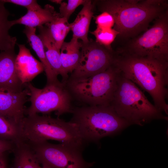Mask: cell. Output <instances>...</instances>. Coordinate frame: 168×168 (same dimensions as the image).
I'll return each instance as SVG.
<instances>
[{"label": "cell", "instance_id": "cell-16", "mask_svg": "<svg viewBox=\"0 0 168 168\" xmlns=\"http://www.w3.org/2000/svg\"><path fill=\"white\" fill-rule=\"evenodd\" d=\"M74 21L70 23L72 37L80 39L83 43L89 41L88 34L94 14V5L91 0H86Z\"/></svg>", "mask_w": 168, "mask_h": 168}, {"label": "cell", "instance_id": "cell-13", "mask_svg": "<svg viewBox=\"0 0 168 168\" xmlns=\"http://www.w3.org/2000/svg\"><path fill=\"white\" fill-rule=\"evenodd\" d=\"M18 45L19 51L15 60V68L19 79L25 85L44 71V68L41 63L33 57L25 44Z\"/></svg>", "mask_w": 168, "mask_h": 168}, {"label": "cell", "instance_id": "cell-6", "mask_svg": "<svg viewBox=\"0 0 168 168\" xmlns=\"http://www.w3.org/2000/svg\"><path fill=\"white\" fill-rule=\"evenodd\" d=\"M119 72L113 64L106 70L87 77L68 78L66 87L72 99L88 106L110 105Z\"/></svg>", "mask_w": 168, "mask_h": 168}, {"label": "cell", "instance_id": "cell-10", "mask_svg": "<svg viewBox=\"0 0 168 168\" xmlns=\"http://www.w3.org/2000/svg\"><path fill=\"white\" fill-rule=\"evenodd\" d=\"M81 55L78 64L69 77H87L103 72L113 63L114 53L90 39L82 41Z\"/></svg>", "mask_w": 168, "mask_h": 168}, {"label": "cell", "instance_id": "cell-28", "mask_svg": "<svg viewBox=\"0 0 168 168\" xmlns=\"http://www.w3.org/2000/svg\"><path fill=\"white\" fill-rule=\"evenodd\" d=\"M6 153L0 154V168H8Z\"/></svg>", "mask_w": 168, "mask_h": 168}, {"label": "cell", "instance_id": "cell-4", "mask_svg": "<svg viewBox=\"0 0 168 168\" xmlns=\"http://www.w3.org/2000/svg\"><path fill=\"white\" fill-rule=\"evenodd\" d=\"M22 140L39 142L49 140L82 150L84 141L77 125L59 118L37 114L25 116L21 124Z\"/></svg>", "mask_w": 168, "mask_h": 168}, {"label": "cell", "instance_id": "cell-20", "mask_svg": "<svg viewBox=\"0 0 168 168\" xmlns=\"http://www.w3.org/2000/svg\"><path fill=\"white\" fill-rule=\"evenodd\" d=\"M4 3L0 0V51L14 49L16 38L12 37L9 33L12 26L8 18L10 15L9 12L4 6Z\"/></svg>", "mask_w": 168, "mask_h": 168}, {"label": "cell", "instance_id": "cell-14", "mask_svg": "<svg viewBox=\"0 0 168 168\" xmlns=\"http://www.w3.org/2000/svg\"><path fill=\"white\" fill-rule=\"evenodd\" d=\"M38 36L41 40L47 58L54 72L62 77L61 82H64L68 78L64 73L60 60V50L57 48L55 41L49 28L45 26L38 27Z\"/></svg>", "mask_w": 168, "mask_h": 168}, {"label": "cell", "instance_id": "cell-12", "mask_svg": "<svg viewBox=\"0 0 168 168\" xmlns=\"http://www.w3.org/2000/svg\"><path fill=\"white\" fill-rule=\"evenodd\" d=\"M17 54L14 49L0 52V89L13 93L22 91L25 88L16 70Z\"/></svg>", "mask_w": 168, "mask_h": 168}, {"label": "cell", "instance_id": "cell-2", "mask_svg": "<svg viewBox=\"0 0 168 168\" xmlns=\"http://www.w3.org/2000/svg\"><path fill=\"white\" fill-rule=\"evenodd\" d=\"M101 12L113 16V29L124 37L135 36L145 30L150 22L166 10L167 2L161 0H103L93 1Z\"/></svg>", "mask_w": 168, "mask_h": 168}, {"label": "cell", "instance_id": "cell-29", "mask_svg": "<svg viewBox=\"0 0 168 168\" xmlns=\"http://www.w3.org/2000/svg\"><path fill=\"white\" fill-rule=\"evenodd\" d=\"M50 1L53 3L59 4L60 5L62 2V0H50Z\"/></svg>", "mask_w": 168, "mask_h": 168}, {"label": "cell", "instance_id": "cell-22", "mask_svg": "<svg viewBox=\"0 0 168 168\" xmlns=\"http://www.w3.org/2000/svg\"><path fill=\"white\" fill-rule=\"evenodd\" d=\"M0 139L15 143L21 140V125L0 115Z\"/></svg>", "mask_w": 168, "mask_h": 168}, {"label": "cell", "instance_id": "cell-23", "mask_svg": "<svg viewBox=\"0 0 168 168\" xmlns=\"http://www.w3.org/2000/svg\"><path fill=\"white\" fill-rule=\"evenodd\" d=\"M91 33L96 37V42L110 49H112L111 44L119 34L112 28H103L97 26L96 29Z\"/></svg>", "mask_w": 168, "mask_h": 168}, {"label": "cell", "instance_id": "cell-19", "mask_svg": "<svg viewBox=\"0 0 168 168\" xmlns=\"http://www.w3.org/2000/svg\"><path fill=\"white\" fill-rule=\"evenodd\" d=\"M13 168H50L38 161L28 145L23 140L15 143Z\"/></svg>", "mask_w": 168, "mask_h": 168}, {"label": "cell", "instance_id": "cell-17", "mask_svg": "<svg viewBox=\"0 0 168 168\" xmlns=\"http://www.w3.org/2000/svg\"><path fill=\"white\" fill-rule=\"evenodd\" d=\"M36 28L26 26L24 33L27 37L28 42L36 53L42 64L47 78V84L60 82L54 72L46 57L43 43L36 34Z\"/></svg>", "mask_w": 168, "mask_h": 168}, {"label": "cell", "instance_id": "cell-1", "mask_svg": "<svg viewBox=\"0 0 168 168\" xmlns=\"http://www.w3.org/2000/svg\"><path fill=\"white\" fill-rule=\"evenodd\" d=\"M113 64L121 75L150 95L156 108L168 114V61L121 52L115 53Z\"/></svg>", "mask_w": 168, "mask_h": 168}, {"label": "cell", "instance_id": "cell-11", "mask_svg": "<svg viewBox=\"0 0 168 168\" xmlns=\"http://www.w3.org/2000/svg\"><path fill=\"white\" fill-rule=\"evenodd\" d=\"M29 90L11 93L0 89V115L19 124L25 117V103L28 101Z\"/></svg>", "mask_w": 168, "mask_h": 168}, {"label": "cell", "instance_id": "cell-8", "mask_svg": "<svg viewBox=\"0 0 168 168\" xmlns=\"http://www.w3.org/2000/svg\"><path fill=\"white\" fill-rule=\"evenodd\" d=\"M122 52L141 57L168 61V12L155 19L152 26L131 42Z\"/></svg>", "mask_w": 168, "mask_h": 168}, {"label": "cell", "instance_id": "cell-5", "mask_svg": "<svg viewBox=\"0 0 168 168\" xmlns=\"http://www.w3.org/2000/svg\"><path fill=\"white\" fill-rule=\"evenodd\" d=\"M70 122L77 126L85 141H96L130 124L119 116L109 105L86 106L73 108Z\"/></svg>", "mask_w": 168, "mask_h": 168}, {"label": "cell", "instance_id": "cell-15", "mask_svg": "<svg viewBox=\"0 0 168 168\" xmlns=\"http://www.w3.org/2000/svg\"><path fill=\"white\" fill-rule=\"evenodd\" d=\"M59 16V13L55 11L53 6L47 4L44 8L35 10H28L24 16L10 22L12 26L20 24L36 28L50 23Z\"/></svg>", "mask_w": 168, "mask_h": 168}, {"label": "cell", "instance_id": "cell-27", "mask_svg": "<svg viewBox=\"0 0 168 168\" xmlns=\"http://www.w3.org/2000/svg\"><path fill=\"white\" fill-rule=\"evenodd\" d=\"M15 146V143L0 139V154L7 152H12Z\"/></svg>", "mask_w": 168, "mask_h": 168}, {"label": "cell", "instance_id": "cell-3", "mask_svg": "<svg viewBox=\"0 0 168 168\" xmlns=\"http://www.w3.org/2000/svg\"><path fill=\"white\" fill-rule=\"evenodd\" d=\"M110 105L119 116L130 124L142 125L154 119H168L150 102L137 85L120 72Z\"/></svg>", "mask_w": 168, "mask_h": 168}, {"label": "cell", "instance_id": "cell-24", "mask_svg": "<svg viewBox=\"0 0 168 168\" xmlns=\"http://www.w3.org/2000/svg\"><path fill=\"white\" fill-rule=\"evenodd\" d=\"M86 0H68V2H62L59 8L60 16L68 20L71 15L79 6L83 5Z\"/></svg>", "mask_w": 168, "mask_h": 168}, {"label": "cell", "instance_id": "cell-7", "mask_svg": "<svg viewBox=\"0 0 168 168\" xmlns=\"http://www.w3.org/2000/svg\"><path fill=\"white\" fill-rule=\"evenodd\" d=\"M25 85L29 91L28 101L31 103L30 106L26 109V115L47 114L55 111L59 118L64 114L72 113V99L65 82L46 84L42 89L35 87L30 82Z\"/></svg>", "mask_w": 168, "mask_h": 168}, {"label": "cell", "instance_id": "cell-25", "mask_svg": "<svg viewBox=\"0 0 168 168\" xmlns=\"http://www.w3.org/2000/svg\"><path fill=\"white\" fill-rule=\"evenodd\" d=\"M97 26L105 28H111L114 26L115 21L112 15L110 13L104 12L95 17Z\"/></svg>", "mask_w": 168, "mask_h": 168}, {"label": "cell", "instance_id": "cell-21", "mask_svg": "<svg viewBox=\"0 0 168 168\" xmlns=\"http://www.w3.org/2000/svg\"><path fill=\"white\" fill-rule=\"evenodd\" d=\"M68 21L59 15L50 23L45 25L49 29L56 46L59 50L65 37L71 30L70 24Z\"/></svg>", "mask_w": 168, "mask_h": 168}, {"label": "cell", "instance_id": "cell-9", "mask_svg": "<svg viewBox=\"0 0 168 168\" xmlns=\"http://www.w3.org/2000/svg\"><path fill=\"white\" fill-rule=\"evenodd\" d=\"M24 142L39 163L50 168H90L94 163L84 160L81 150L64 143Z\"/></svg>", "mask_w": 168, "mask_h": 168}, {"label": "cell", "instance_id": "cell-18", "mask_svg": "<svg viewBox=\"0 0 168 168\" xmlns=\"http://www.w3.org/2000/svg\"><path fill=\"white\" fill-rule=\"evenodd\" d=\"M72 37L69 42H64L60 49V60L63 72L69 77L76 68L80 59L82 41Z\"/></svg>", "mask_w": 168, "mask_h": 168}, {"label": "cell", "instance_id": "cell-26", "mask_svg": "<svg viewBox=\"0 0 168 168\" xmlns=\"http://www.w3.org/2000/svg\"><path fill=\"white\" fill-rule=\"evenodd\" d=\"M4 3H10L24 7L28 10H35L42 7L35 0H2Z\"/></svg>", "mask_w": 168, "mask_h": 168}]
</instances>
